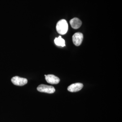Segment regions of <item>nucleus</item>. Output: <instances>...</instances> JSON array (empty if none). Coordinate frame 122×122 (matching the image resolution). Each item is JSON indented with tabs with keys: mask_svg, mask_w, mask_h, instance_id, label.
Returning a JSON list of instances; mask_svg holds the SVG:
<instances>
[{
	"mask_svg": "<svg viewBox=\"0 0 122 122\" xmlns=\"http://www.w3.org/2000/svg\"><path fill=\"white\" fill-rule=\"evenodd\" d=\"M57 32L59 34L65 35L68 30V24L65 20H61L57 23L56 26Z\"/></svg>",
	"mask_w": 122,
	"mask_h": 122,
	"instance_id": "f257e3e1",
	"label": "nucleus"
},
{
	"mask_svg": "<svg viewBox=\"0 0 122 122\" xmlns=\"http://www.w3.org/2000/svg\"><path fill=\"white\" fill-rule=\"evenodd\" d=\"M37 90L41 92L46 93L48 94H52L55 92V89L52 86H50L41 84L37 88Z\"/></svg>",
	"mask_w": 122,
	"mask_h": 122,
	"instance_id": "f03ea898",
	"label": "nucleus"
},
{
	"mask_svg": "<svg viewBox=\"0 0 122 122\" xmlns=\"http://www.w3.org/2000/svg\"><path fill=\"white\" fill-rule=\"evenodd\" d=\"M11 80L14 85L18 86H24L28 82V80L27 79L20 77L18 76H14Z\"/></svg>",
	"mask_w": 122,
	"mask_h": 122,
	"instance_id": "7ed1b4c3",
	"label": "nucleus"
},
{
	"mask_svg": "<svg viewBox=\"0 0 122 122\" xmlns=\"http://www.w3.org/2000/svg\"><path fill=\"white\" fill-rule=\"evenodd\" d=\"M83 39V34L81 33H76L72 36L73 43L76 46H79L81 44Z\"/></svg>",
	"mask_w": 122,
	"mask_h": 122,
	"instance_id": "20e7f679",
	"label": "nucleus"
},
{
	"mask_svg": "<svg viewBox=\"0 0 122 122\" xmlns=\"http://www.w3.org/2000/svg\"><path fill=\"white\" fill-rule=\"evenodd\" d=\"M45 79L48 83L51 84H57L60 82V79L53 75H45Z\"/></svg>",
	"mask_w": 122,
	"mask_h": 122,
	"instance_id": "39448f33",
	"label": "nucleus"
},
{
	"mask_svg": "<svg viewBox=\"0 0 122 122\" xmlns=\"http://www.w3.org/2000/svg\"><path fill=\"white\" fill-rule=\"evenodd\" d=\"M83 87V85L82 83H74L69 86L67 88V90L69 92H76L80 91Z\"/></svg>",
	"mask_w": 122,
	"mask_h": 122,
	"instance_id": "423d86ee",
	"label": "nucleus"
},
{
	"mask_svg": "<svg viewBox=\"0 0 122 122\" xmlns=\"http://www.w3.org/2000/svg\"><path fill=\"white\" fill-rule=\"evenodd\" d=\"M70 24L71 27L74 29L79 28L82 24L81 20L77 18H74L70 20Z\"/></svg>",
	"mask_w": 122,
	"mask_h": 122,
	"instance_id": "0eeeda50",
	"label": "nucleus"
},
{
	"mask_svg": "<svg viewBox=\"0 0 122 122\" xmlns=\"http://www.w3.org/2000/svg\"><path fill=\"white\" fill-rule=\"evenodd\" d=\"M54 43L56 45L58 46L64 47L65 46V41L64 39L61 37V36L55 39Z\"/></svg>",
	"mask_w": 122,
	"mask_h": 122,
	"instance_id": "6e6552de",
	"label": "nucleus"
}]
</instances>
